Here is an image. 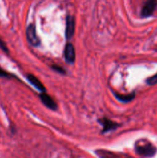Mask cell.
Segmentation results:
<instances>
[{
  "instance_id": "cell-13",
  "label": "cell",
  "mask_w": 157,
  "mask_h": 158,
  "mask_svg": "<svg viewBox=\"0 0 157 158\" xmlns=\"http://www.w3.org/2000/svg\"><path fill=\"white\" fill-rule=\"evenodd\" d=\"M52 69H53V70H55V72L58 73L59 74H62V75H65V74H66V71H65V69H63L62 67H61V66L54 65V66H52Z\"/></svg>"
},
{
  "instance_id": "cell-10",
  "label": "cell",
  "mask_w": 157,
  "mask_h": 158,
  "mask_svg": "<svg viewBox=\"0 0 157 158\" xmlns=\"http://www.w3.org/2000/svg\"><path fill=\"white\" fill-rule=\"evenodd\" d=\"M98 154L101 158H115V156L112 154V153L107 152V151H98Z\"/></svg>"
},
{
  "instance_id": "cell-6",
  "label": "cell",
  "mask_w": 157,
  "mask_h": 158,
  "mask_svg": "<svg viewBox=\"0 0 157 158\" xmlns=\"http://www.w3.org/2000/svg\"><path fill=\"white\" fill-rule=\"evenodd\" d=\"M98 121L103 126V133H107L111 131H113L119 126V124L117 123L116 122L112 121L107 118L99 119Z\"/></svg>"
},
{
  "instance_id": "cell-14",
  "label": "cell",
  "mask_w": 157,
  "mask_h": 158,
  "mask_svg": "<svg viewBox=\"0 0 157 158\" xmlns=\"http://www.w3.org/2000/svg\"><path fill=\"white\" fill-rule=\"evenodd\" d=\"M0 49H1L4 52L9 54V49H8V47H7V46H6V43H5V42L3 41L2 40H1V39H0Z\"/></svg>"
},
{
  "instance_id": "cell-1",
  "label": "cell",
  "mask_w": 157,
  "mask_h": 158,
  "mask_svg": "<svg viewBox=\"0 0 157 158\" xmlns=\"http://www.w3.org/2000/svg\"><path fill=\"white\" fill-rule=\"evenodd\" d=\"M135 152L145 157H152L156 153V148L150 143H139L135 145Z\"/></svg>"
},
{
  "instance_id": "cell-9",
  "label": "cell",
  "mask_w": 157,
  "mask_h": 158,
  "mask_svg": "<svg viewBox=\"0 0 157 158\" xmlns=\"http://www.w3.org/2000/svg\"><path fill=\"white\" fill-rule=\"evenodd\" d=\"M115 97L120 102H123V103H129V102L132 101L135 98V93H131L129 94H115Z\"/></svg>"
},
{
  "instance_id": "cell-4",
  "label": "cell",
  "mask_w": 157,
  "mask_h": 158,
  "mask_svg": "<svg viewBox=\"0 0 157 158\" xmlns=\"http://www.w3.org/2000/svg\"><path fill=\"white\" fill-rule=\"evenodd\" d=\"M75 18L72 15H68L66 22V39L69 40L73 37L75 33Z\"/></svg>"
},
{
  "instance_id": "cell-11",
  "label": "cell",
  "mask_w": 157,
  "mask_h": 158,
  "mask_svg": "<svg viewBox=\"0 0 157 158\" xmlns=\"http://www.w3.org/2000/svg\"><path fill=\"white\" fill-rule=\"evenodd\" d=\"M146 83L149 86H154V85L157 84V73L148 78L146 80Z\"/></svg>"
},
{
  "instance_id": "cell-3",
  "label": "cell",
  "mask_w": 157,
  "mask_h": 158,
  "mask_svg": "<svg viewBox=\"0 0 157 158\" xmlns=\"http://www.w3.org/2000/svg\"><path fill=\"white\" fill-rule=\"evenodd\" d=\"M26 36L29 43L33 46H38L40 44V40L36 33V29L33 24H30L26 29Z\"/></svg>"
},
{
  "instance_id": "cell-2",
  "label": "cell",
  "mask_w": 157,
  "mask_h": 158,
  "mask_svg": "<svg viewBox=\"0 0 157 158\" xmlns=\"http://www.w3.org/2000/svg\"><path fill=\"white\" fill-rule=\"evenodd\" d=\"M157 7V0H146L141 10V16L147 18L151 16Z\"/></svg>"
},
{
  "instance_id": "cell-8",
  "label": "cell",
  "mask_w": 157,
  "mask_h": 158,
  "mask_svg": "<svg viewBox=\"0 0 157 158\" xmlns=\"http://www.w3.org/2000/svg\"><path fill=\"white\" fill-rule=\"evenodd\" d=\"M26 77H27L28 81H29L32 86H35L38 91H40L41 93L46 92V88H45L44 85L41 83V81H40L36 77L32 75V74H29V75H27Z\"/></svg>"
},
{
  "instance_id": "cell-7",
  "label": "cell",
  "mask_w": 157,
  "mask_h": 158,
  "mask_svg": "<svg viewBox=\"0 0 157 158\" xmlns=\"http://www.w3.org/2000/svg\"><path fill=\"white\" fill-rule=\"evenodd\" d=\"M40 100L41 101L44 103L46 106H47L49 109L52 110H57L58 109V106H57L55 100L49 95V94H46V93H42L40 94Z\"/></svg>"
},
{
  "instance_id": "cell-12",
  "label": "cell",
  "mask_w": 157,
  "mask_h": 158,
  "mask_svg": "<svg viewBox=\"0 0 157 158\" xmlns=\"http://www.w3.org/2000/svg\"><path fill=\"white\" fill-rule=\"evenodd\" d=\"M0 77H2V78H11V77H14V76L0 67Z\"/></svg>"
},
{
  "instance_id": "cell-5",
  "label": "cell",
  "mask_w": 157,
  "mask_h": 158,
  "mask_svg": "<svg viewBox=\"0 0 157 158\" xmlns=\"http://www.w3.org/2000/svg\"><path fill=\"white\" fill-rule=\"evenodd\" d=\"M64 56L66 62L69 64L74 63L75 60V50L74 46L70 43H68L65 46Z\"/></svg>"
}]
</instances>
